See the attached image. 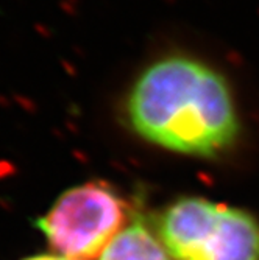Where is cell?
Returning <instances> with one entry per match:
<instances>
[{
	"mask_svg": "<svg viewBox=\"0 0 259 260\" xmlns=\"http://www.w3.org/2000/svg\"><path fill=\"white\" fill-rule=\"evenodd\" d=\"M25 260H78V259H72V257H66V256H58V254H41V256H35V257H28Z\"/></svg>",
	"mask_w": 259,
	"mask_h": 260,
	"instance_id": "cell-5",
	"label": "cell"
},
{
	"mask_svg": "<svg viewBox=\"0 0 259 260\" xmlns=\"http://www.w3.org/2000/svg\"><path fill=\"white\" fill-rule=\"evenodd\" d=\"M173 260H259V221L247 211L205 198H181L158 221Z\"/></svg>",
	"mask_w": 259,
	"mask_h": 260,
	"instance_id": "cell-2",
	"label": "cell"
},
{
	"mask_svg": "<svg viewBox=\"0 0 259 260\" xmlns=\"http://www.w3.org/2000/svg\"><path fill=\"white\" fill-rule=\"evenodd\" d=\"M127 220V204L111 185L85 182L66 190L38 220V228L61 256L100 257Z\"/></svg>",
	"mask_w": 259,
	"mask_h": 260,
	"instance_id": "cell-3",
	"label": "cell"
},
{
	"mask_svg": "<svg viewBox=\"0 0 259 260\" xmlns=\"http://www.w3.org/2000/svg\"><path fill=\"white\" fill-rule=\"evenodd\" d=\"M121 113L145 142L194 158L226 153L242 131L228 78L186 51H170L147 64L125 92Z\"/></svg>",
	"mask_w": 259,
	"mask_h": 260,
	"instance_id": "cell-1",
	"label": "cell"
},
{
	"mask_svg": "<svg viewBox=\"0 0 259 260\" xmlns=\"http://www.w3.org/2000/svg\"><path fill=\"white\" fill-rule=\"evenodd\" d=\"M99 260H173L169 251L140 218H135L117 234Z\"/></svg>",
	"mask_w": 259,
	"mask_h": 260,
	"instance_id": "cell-4",
	"label": "cell"
}]
</instances>
